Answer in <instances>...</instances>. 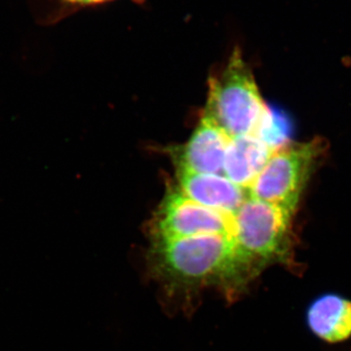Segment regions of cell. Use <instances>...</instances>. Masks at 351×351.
Wrapping results in <instances>:
<instances>
[{"label":"cell","mask_w":351,"mask_h":351,"mask_svg":"<svg viewBox=\"0 0 351 351\" xmlns=\"http://www.w3.org/2000/svg\"><path fill=\"white\" fill-rule=\"evenodd\" d=\"M149 232L152 242L214 235L226 237L234 244L232 218L201 206L182 195L177 186L164 196Z\"/></svg>","instance_id":"4"},{"label":"cell","mask_w":351,"mask_h":351,"mask_svg":"<svg viewBox=\"0 0 351 351\" xmlns=\"http://www.w3.org/2000/svg\"><path fill=\"white\" fill-rule=\"evenodd\" d=\"M64 1L71 2L75 4H95L101 3V2L110 1V0H64Z\"/></svg>","instance_id":"9"},{"label":"cell","mask_w":351,"mask_h":351,"mask_svg":"<svg viewBox=\"0 0 351 351\" xmlns=\"http://www.w3.org/2000/svg\"><path fill=\"white\" fill-rule=\"evenodd\" d=\"M230 138L207 117H201L186 144L172 149L177 171L223 175V162Z\"/></svg>","instance_id":"5"},{"label":"cell","mask_w":351,"mask_h":351,"mask_svg":"<svg viewBox=\"0 0 351 351\" xmlns=\"http://www.w3.org/2000/svg\"><path fill=\"white\" fill-rule=\"evenodd\" d=\"M274 152L256 135L230 138L223 162V176L248 191Z\"/></svg>","instance_id":"8"},{"label":"cell","mask_w":351,"mask_h":351,"mask_svg":"<svg viewBox=\"0 0 351 351\" xmlns=\"http://www.w3.org/2000/svg\"><path fill=\"white\" fill-rule=\"evenodd\" d=\"M295 216L250 196L233 216V241L252 280L274 265L294 272L302 269L295 261Z\"/></svg>","instance_id":"1"},{"label":"cell","mask_w":351,"mask_h":351,"mask_svg":"<svg viewBox=\"0 0 351 351\" xmlns=\"http://www.w3.org/2000/svg\"><path fill=\"white\" fill-rule=\"evenodd\" d=\"M269 110L250 68L234 50L223 73L210 80L203 117L232 138L254 135Z\"/></svg>","instance_id":"2"},{"label":"cell","mask_w":351,"mask_h":351,"mask_svg":"<svg viewBox=\"0 0 351 351\" xmlns=\"http://www.w3.org/2000/svg\"><path fill=\"white\" fill-rule=\"evenodd\" d=\"M322 138L288 143L271 154L248 195L295 215L311 176L325 156Z\"/></svg>","instance_id":"3"},{"label":"cell","mask_w":351,"mask_h":351,"mask_svg":"<svg viewBox=\"0 0 351 351\" xmlns=\"http://www.w3.org/2000/svg\"><path fill=\"white\" fill-rule=\"evenodd\" d=\"M179 191L201 206L233 218L248 197V191L223 175L177 171Z\"/></svg>","instance_id":"6"},{"label":"cell","mask_w":351,"mask_h":351,"mask_svg":"<svg viewBox=\"0 0 351 351\" xmlns=\"http://www.w3.org/2000/svg\"><path fill=\"white\" fill-rule=\"evenodd\" d=\"M306 324L313 336L330 343H343L351 338V301L336 293L314 299L306 309Z\"/></svg>","instance_id":"7"}]
</instances>
